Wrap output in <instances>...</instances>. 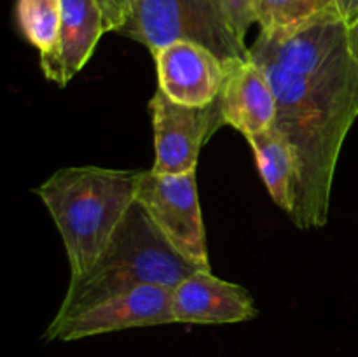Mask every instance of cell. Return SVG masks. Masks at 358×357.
I'll use <instances>...</instances> for the list:
<instances>
[{
	"label": "cell",
	"mask_w": 358,
	"mask_h": 357,
	"mask_svg": "<svg viewBox=\"0 0 358 357\" xmlns=\"http://www.w3.org/2000/svg\"><path fill=\"white\" fill-rule=\"evenodd\" d=\"M339 14L348 27L358 20V0H336Z\"/></svg>",
	"instance_id": "obj_18"
},
{
	"label": "cell",
	"mask_w": 358,
	"mask_h": 357,
	"mask_svg": "<svg viewBox=\"0 0 358 357\" xmlns=\"http://www.w3.org/2000/svg\"><path fill=\"white\" fill-rule=\"evenodd\" d=\"M254 298L245 287L198 270L173 289L175 322L236 324L257 317Z\"/></svg>",
	"instance_id": "obj_10"
},
{
	"label": "cell",
	"mask_w": 358,
	"mask_h": 357,
	"mask_svg": "<svg viewBox=\"0 0 358 357\" xmlns=\"http://www.w3.org/2000/svg\"><path fill=\"white\" fill-rule=\"evenodd\" d=\"M224 69L219 94L224 125L245 136L271 128L276 119V97L262 66L248 58L224 63Z\"/></svg>",
	"instance_id": "obj_11"
},
{
	"label": "cell",
	"mask_w": 358,
	"mask_h": 357,
	"mask_svg": "<svg viewBox=\"0 0 358 357\" xmlns=\"http://www.w3.org/2000/svg\"><path fill=\"white\" fill-rule=\"evenodd\" d=\"M348 38L350 46H358V20L348 28Z\"/></svg>",
	"instance_id": "obj_19"
},
{
	"label": "cell",
	"mask_w": 358,
	"mask_h": 357,
	"mask_svg": "<svg viewBox=\"0 0 358 357\" xmlns=\"http://www.w3.org/2000/svg\"><path fill=\"white\" fill-rule=\"evenodd\" d=\"M350 48H352L353 56H355V59H357V63H358V46H350Z\"/></svg>",
	"instance_id": "obj_20"
},
{
	"label": "cell",
	"mask_w": 358,
	"mask_h": 357,
	"mask_svg": "<svg viewBox=\"0 0 358 357\" xmlns=\"http://www.w3.org/2000/svg\"><path fill=\"white\" fill-rule=\"evenodd\" d=\"M159 90L173 102L206 107L219 98L224 84L222 59L194 42H171L154 52Z\"/></svg>",
	"instance_id": "obj_9"
},
{
	"label": "cell",
	"mask_w": 358,
	"mask_h": 357,
	"mask_svg": "<svg viewBox=\"0 0 358 357\" xmlns=\"http://www.w3.org/2000/svg\"><path fill=\"white\" fill-rule=\"evenodd\" d=\"M143 170L69 167L35 189L51 214L70 266V280L90 273L136 202Z\"/></svg>",
	"instance_id": "obj_2"
},
{
	"label": "cell",
	"mask_w": 358,
	"mask_h": 357,
	"mask_svg": "<svg viewBox=\"0 0 358 357\" xmlns=\"http://www.w3.org/2000/svg\"><path fill=\"white\" fill-rule=\"evenodd\" d=\"M217 2L222 7L227 21L238 37L245 42L248 28L252 23H255V0H217Z\"/></svg>",
	"instance_id": "obj_16"
},
{
	"label": "cell",
	"mask_w": 358,
	"mask_h": 357,
	"mask_svg": "<svg viewBox=\"0 0 358 357\" xmlns=\"http://www.w3.org/2000/svg\"><path fill=\"white\" fill-rule=\"evenodd\" d=\"M105 20L96 0H62V27L58 48L41 59L45 79L66 86L93 56L105 34Z\"/></svg>",
	"instance_id": "obj_12"
},
{
	"label": "cell",
	"mask_w": 358,
	"mask_h": 357,
	"mask_svg": "<svg viewBox=\"0 0 358 357\" xmlns=\"http://www.w3.org/2000/svg\"><path fill=\"white\" fill-rule=\"evenodd\" d=\"M198 272L178 255L135 202L129 209L107 252L90 273L70 280L69 289L51 324L65 321L103 300L145 284L175 289L189 275Z\"/></svg>",
	"instance_id": "obj_3"
},
{
	"label": "cell",
	"mask_w": 358,
	"mask_h": 357,
	"mask_svg": "<svg viewBox=\"0 0 358 357\" xmlns=\"http://www.w3.org/2000/svg\"><path fill=\"white\" fill-rule=\"evenodd\" d=\"M149 108L156 150L150 170L159 175L196 172L203 144L224 125L219 98L206 107H189L173 102L157 88Z\"/></svg>",
	"instance_id": "obj_7"
},
{
	"label": "cell",
	"mask_w": 358,
	"mask_h": 357,
	"mask_svg": "<svg viewBox=\"0 0 358 357\" xmlns=\"http://www.w3.org/2000/svg\"><path fill=\"white\" fill-rule=\"evenodd\" d=\"M16 18L23 37L48 59L58 48L62 0H17Z\"/></svg>",
	"instance_id": "obj_15"
},
{
	"label": "cell",
	"mask_w": 358,
	"mask_h": 357,
	"mask_svg": "<svg viewBox=\"0 0 358 357\" xmlns=\"http://www.w3.org/2000/svg\"><path fill=\"white\" fill-rule=\"evenodd\" d=\"M348 24L338 13L287 31H261L248 48L255 63H271L296 74H313L348 44Z\"/></svg>",
	"instance_id": "obj_8"
},
{
	"label": "cell",
	"mask_w": 358,
	"mask_h": 357,
	"mask_svg": "<svg viewBox=\"0 0 358 357\" xmlns=\"http://www.w3.org/2000/svg\"><path fill=\"white\" fill-rule=\"evenodd\" d=\"M173 289L145 284L103 300L58 324H49L45 342H73L133 328L173 324Z\"/></svg>",
	"instance_id": "obj_6"
},
{
	"label": "cell",
	"mask_w": 358,
	"mask_h": 357,
	"mask_svg": "<svg viewBox=\"0 0 358 357\" xmlns=\"http://www.w3.org/2000/svg\"><path fill=\"white\" fill-rule=\"evenodd\" d=\"M103 13L105 30L119 31L129 14V0H96Z\"/></svg>",
	"instance_id": "obj_17"
},
{
	"label": "cell",
	"mask_w": 358,
	"mask_h": 357,
	"mask_svg": "<svg viewBox=\"0 0 358 357\" xmlns=\"http://www.w3.org/2000/svg\"><path fill=\"white\" fill-rule=\"evenodd\" d=\"M257 160V168L273 202L285 210L294 209V181H296V161L285 136L275 125L264 132L247 136Z\"/></svg>",
	"instance_id": "obj_13"
},
{
	"label": "cell",
	"mask_w": 358,
	"mask_h": 357,
	"mask_svg": "<svg viewBox=\"0 0 358 357\" xmlns=\"http://www.w3.org/2000/svg\"><path fill=\"white\" fill-rule=\"evenodd\" d=\"M117 34L140 42L152 55L185 41L210 49L222 63L250 58L217 0H135Z\"/></svg>",
	"instance_id": "obj_4"
},
{
	"label": "cell",
	"mask_w": 358,
	"mask_h": 357,
	"mask_svg": "<svg viewBox=\"0 0 358 357\" xmlns=\"http://www.w3.org/2000/svg\"><path fill=\"white\" fill-rule=\"evenodd\" d=\"M129 2H135V0H129Z\"/></svg>",
	"instance_id": "obj_21"
},
{
	"label": "cell",
	"mask_w": 358,
	"mask_h": 357,
	"mask_svg": "<svg viewBox=\"0 0 358 357\" xmlns=\"http://www.w3.org/2000/svg\"><path fill=\"white\" fill-rule=\"evenodd\" d=\"M254 13L261 31L273 34L294 30L339 10L336 0H255Z\"/></svg>",
	"instance_id": "obj_14"
},
{
	"label": "cell",
	"mask_w": 358,
	"mask_h": 357,
	"mask_svg": "<svg viewBox=\"0 0 358 357\" xmlns=\"http://www.w3.org/2000/svg\"><path fill=\"white\" fill-rule=\"evenodd\" d=\"M257 65L275 90V126L296 161L290 219L301 230L325 226L339 154L358 118V63L350 38L313 74Z\"/></svg>",
	"instance_id": "obj_1"
},
{
	"label": "cell",
	"mask_w": 358,
	"mask_h": 357,
	"mask_svg": "<svg viewBox=\"0 0 358 357\" xmlns=\"http://www.w3.org/2000/svg\"><path fill=\"white\" fill-rule=\"evenodd\" d=\"M136 203L168 245L189 265L212 272L196 172L159 175L143 170Z\"/></svg>",
	"instance_id": "obj_5"
}]
</instances>
